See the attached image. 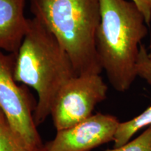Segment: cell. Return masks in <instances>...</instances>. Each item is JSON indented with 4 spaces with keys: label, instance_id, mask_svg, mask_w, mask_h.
<instances>
[{
    "label": "cell",
    "instance_id": "12",
    "mask_svg": "<svg viewBox=\"0 0 151 151\" xmlns=\"http://www.w3.org/2000/svg\"><path fill=\"white\" fill-rule=\"evenodd\" d=\"M144 17L145 22L149 26L151 22V0H132Z\"/></svg>",
    "mask_w": 151,
    "mask_h": 151
},
{
    "label": "cell",
    "instance_id": "6",
    "mask_svg": "<svg viewBox=\"0 0 151 151\" xmlns=\"http://www.w3.org/2000/svg\"><path fill=\"white\" fill-rule=\"evenodd\" d=\"M116 117L97 113L67 129L57 131L41 151H91L113 141L118 124Z\"/></svg>",
    "mask_w": 151,
    "mask_h": 151
},
{
    "label": "cell",
    "instance_id": "10",
    "mask_svg": "<svg viewBox=\"0 0 151 151\" xmlns=\"http://www.w3.org/2000/svg\"><path fill=\"white\" fill-rule=\"evenodd\" d=\"M106 151H151V126L141 134L123 146Z\"/></svg>",
    "mask_w": 151,
    "mask_h": 151
},
{
    "label": "cell",
    "instance_id": "2",
    "mask_svg": "<svg viewBox=\"0 0 151 151\" xmlns=\"http://www.w3.org/2000/svg\"><path fill=\"white\" fill-rule=\"evenodd\" d=\"M101 20L96 36L100 64L116 91L131 88L137 76L141 41L148 35L144 17L127 0H99Z\"/></svg>",
    "mask_w": 151,
    "mask_h": 151
},
{
    "label": "cell",
    "instance_id": "7",
    "mask_svg": "<svg viewBox=\"0 0 151 151\" xmlns=\"http://www.w3.org/2000/svg\"><path fill=\"white\" fill-rule=\"evenodd\" d=\"M26 0H0V50L16 53L29 26Z\"/></svg>",
    "mask_w": 151,
    "mask_h": 151
},
{
    "label": "cell",
    "instance_id": "5",
    "mask_svg": "<svg viewBox=\"0 0 151 151\" xmlns=\"http://www.w3.org/2000/svg\"><path fill=\"white\" fill-rule=\"evenodd\" d=\"M108 86L100 74L75 76L60 90L50 116L56 131L67 129L93 114L96 106L106 99Z\"/></svg>",
    "mask_w": 151,
    "mask_h": 151
},
{
    "label": "cell",
    "instance_id": "3",
    "mask_svg": "<svg viewBox=\"0 0 151 151\" xmlns=\"http://www.w3.org/2000/svg\"><path fill=\"white\" fill-rule=\"evenodd\" d=\"M29 7L67 52L76 76L102 72L96 48L99 0H29Z\"/></svg>",
    "mask_w": 151,
    "mask_h": 151
},
{
    "label": "cell",
    "instance_id": "8",
    "mask_svg": "<svg viewBox=\"0 0 151 151\" xmlns=\"http://www.w3.org/2000/svg\"><path fill=\"white\" fill-rule=\"evenodd\" d=\"M149 126H151V105L131 120L120 122L113 138V148L123 146L131 140L138 131Z\"/></svg>",
    "mask_w": 151,
    "mask_h": 151
},
{
    "label": "cell",
    "instance_id": "11",
    "mask_svg": "<svg viewBox=\"0 0 151 151\" xmlns=\"http://www.w3.org/2000/svg\"><path fill=\"white\" fill-rule=\"evenodd\" d=\"M137 76L151 86V54L143 45L139 47V53L137 64Z\"/></svg>",
    "mask_w": 151,
    "mask_h": 151
},
{
    "label": "cell",
    "instance_id": "9",
    "mask_svg": "<svg viewBox=\"0 0 151 151\" xmlns=\"http://www.w3.org/2000/svg\"><path fill=\"white\" fill-rule=\"evenodd\" d=\"M0 151H34L15 131L1 109Z\"/></svg>",
    "mask_w": 151,
    "mask_h": 151
},
{
    "label": "cell",
    "instance_id": "1",
    "mask_svg": "<svg viewBox=\"0 0 151 151\" xmlns=\"http://www.w3.org/2000/svg\"><path fill=\"white\" fill-rule=\"evenodd\" d=\"M14 75L17 83L37 92L34 112L37 127L50 116L64 85L76 76L67 52L53 34L36 18L29 20L27 32L16 54Z\"/></svg>",
    "mask_w": 151,
    "mask_h": 151
},
{
    "label": "cell",
    "instance_id": "4",
    "mask_svg": "<svg viewBox=\"0 0 151 151\" xmlns=\"http://www.w3.org/2000/svg\"><path fill=\"white\" fill-rule=\"evenodd\" d=\"M16 54L0 50V109L27 146L34 151H41L43 144L34 120L37 101L26 86L15 80Z\"/></svg>",
    "mask_w": 151,
    "mask_h": 151
}]
</instances>
